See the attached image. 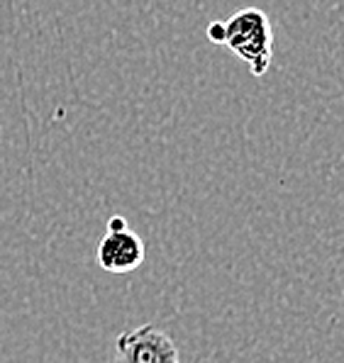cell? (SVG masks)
Returning <instances> with one entry per match:
<instances>
[{"label": "cell", "mask_w": 344, "mask_h": 363, "mask_svg": "<svg viewBox=\"0 0 344 363\" xmlns=\"http://www.w3.org/2000/svg\"><path fill=\"white\" fill-rule=\"evenodd\" d=\"M225 25V47L237 59L249 64L252 74L257 78L266 76L274 59V27L264 10L244 8L235 13Z\"/></svg>", "instance_id": "6da1fadb"}, {"label": "cell", "mask_w": 344, "mask_h": 363, "mask_svg": "<svg viewBox=\"0 0 344 363\" xmlns=\"http://www.w3.org/2000/svg\"><path fill=\"white\" fill-rule=\"evenodd\" d=\"M105 363H181L171 337L154 325L127 329L115 342V359Z\"/></svg>", "instance_id": "7a4b0ae2"}, {"label": "cell", "mask_w": 344, "mask_h": 363, "mask_svg": "<svg viewBox=\"0 0 344 363\" xmlns=\"http://www.w3.org/2000/svg\"><path fill=\"white\" fill-rule=\"evenodd\" d=\"M147 249L137 232H132L130 227L120 232H105L96 249V259L101 264L103 271L108 273H130L135 268L142 266Z\"/></svg>", "instance_id": "3957f363"}, {"label": "cell", "mask_w": 344, "mask_h": 363, "mask_svg": "<svg viewBox=\"0 0 344 363\" xmlns=\"http://www.w3.org/2000/svg\"><path fill=\"white\" fill-rule=\"evenodd\" d=\"M208 39L213 44H225V25L223 22H213L208 27Z\"/></svg>", "instance_id": "277c9868"}, {"label": "cell", "mask_w": 344, "mask_h": 363, "mask_svg": "<svg viewBox=\"0 0 344 363\" xmlns=\"http://www.w3.org/2000/svg\"><path fill=\"white\" fill-rule=\"evenodd\" d=\"M120 230H127V220L122 215H115L108 220V232H120Z\"/></svg>", "instance_id": "5b68a950"}]
</instances>
